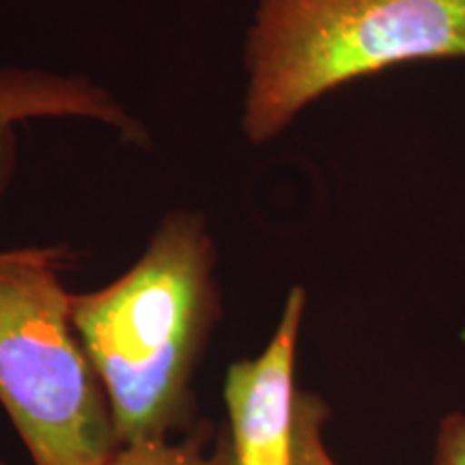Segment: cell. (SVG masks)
Segmentation results:
<instances>
[{
  "mask_svg": "<svg viewBox=\"0 0 465 465\" xmlns=\"http://www.w3.org/2000/svg\"><path fill=\"white\" fill-rule=\"evenodd\" d=\"M207 429L188 440L144 441L121 446L110 465H237L229 433L220 431L209 444Z\"/></svg>",
  "mask_w": 465,
  "mask_h": 465,
  "instance_id": "obj_6",
  "label": "cell"
},
{
  "mask_svg": "<svg viewBox=\"0 0 465 465\" xmlns=\"http://www.w3.org/2000/svg\"><path fill=\"white\" fill-rule=\"evenodd\" d=\"M0 465H7V463H5V461H3V459H0Z\"/></svg>",
  "mask_w": 465,
  "mask_h": 465,
  "instance_id": "obj_9",
  "label": "cell"
},
{
  "mask_svg": "<svg viewBox=\"0 0 465 465\" xmlns=\"http://www.w3.org/2000/svg\"><path fill=\"white\" fill-rule=\"evenodd\" d=\"M433 465H465V414L444 416L435 438Z\"/></svg>",
  "mask_w": 465,
  "mask_h": 465,
  "instance_id": "obj_8",
  "label": "cell"
},
{
  "mask_svg": "<svg viewBox=\"0 0 465 465\" xmlns=\"http://www.w3.org/2000/svg\"><path fill=\"white\" fill-rule=\"evenodd\" d=\"M418 61H465V0H259L243 132L272 141L319 97Z\"/></svg>",
  "mask_w": 465,
  "mask_h": 465,
  "instance_id": "obj_2",
  "label": "cell"
},
{
  "mask_svg": "<svg viewBox=\"0 0 465 465\" xmlns=\"http://www.w3.org/2000/svg\"><path fill=\"white\" fill-rule=\"evenodd\" d=\"M330 407L315 392L300 391L295 405V435L291 465H336L325 446Z\"/></svg>",
  "mask_w": 465,
  "mask_h": 465,
  "instance_id": "obj_7",
  "label": "cell"
},
{
  "mask_svg": "<svg viewBox=\"0 0 465 465\" xmlns=\"http://www.w3.org/2000/svg\"><path fill=\"white\" fill-rule=\"evenodd\" d=\"M304 312L306 291L293 287L263 351L226 371L224 403L237 465H291L300 392L295 356Z\"/></svg>",
  "mask_w": 465,
  "mask_h": 465,
  "instance_id": "obj_4",
  "label": "cell"
},
{
  "mask_svg": "<svg viewBox=\"0 0 465 465\" xmlns=\"http://www.w3.org/2000/svg\"><path fill=\"white\" fill-rule=\"evenodd\" d=\"M220 311L205 220L173 212L106 287L72 295V322L113 411L119 446L171 440Z\"/></svg>",
  "mask_w": 465,
  "mask_h": 465,
  "instance_id": "obj_1",
  "label": "cell"
},
{
  "mask_svg": "<svg viewBox=\"0 0 465 465\" xmlns=\"http://www.w3.org/2000/svg\"><path fill=\"white\" fill-rule=\"evenodd\" d=\"M61 248L0 250V405L33 465H110L113 411L72 322Z\"/></svg>",
  "mask_w": 465,
  "mask_h": 465,
  "instance_id": "obj_3",
  "label": "cell"
},
{
  "mask_svg": "<svg viewBox=\"0 0 465 465\" xmlns=\"http://www.w3.org/2000/svg\"><path fill=\"white\" fill-rule=\"evenodd\" d=\"M45 116H83L114 127L125 141L143 143L147 134L100 86L42 69H0V196L15 168L17 127Z\"/></svg>",
  "mask_w": 465,
  "mask_h": 465,
  "instance_id": "obj_5",
  "label": "cell"
}]
</instances>
